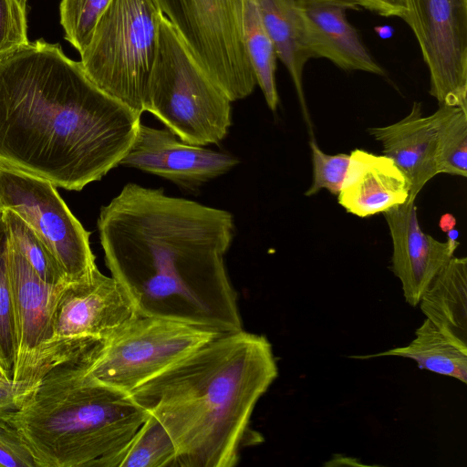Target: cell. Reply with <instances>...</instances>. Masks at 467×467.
<instances>
[{
  "mask_svg": "<svg viewBox=\"0 0 467 467\" xmlns=\"http://www.w3.org/2000/svg\"><path fill=\"white\" fill-rule=\"evenodd\" d=\"M111 0H61L60 24L65 39L79 54L88 45L95 26Z\"/></svg>",
  "mask_w": 467,
  "mask_h": 467,
  "instance_id": "cell-26",
  "label": "cell"
},
{
  "mask_svg": "<svg viewBox=\"0 0 467 467\" xmlns=\"http://www.w3.org/2000/svg\"><path fill=\"white\" fill-rule=\"evenodd\" d=\"M455 224H456V220L453 217V215L451 213L443 214L441 216V218L440 220V223H439L441 229L446 234H448L449 232L455 229Z\"/></svg>",
  "mask_w": 467,
  "mask_h": 467,
  "instance_id": "cell-32",
  "label": "cell"
},
{
  "mask_svg": "<svg viewBox=\"0 0 467 467\" xmlns=\"http://www.w3.org/2000/svg\"><path fill=\"white\" fill-rule=\"evenodd\" d=\"M3 220L11 244L41 280L52 286L67 284L59 265L31 227L16 213L4 209Z\"/></svg>",
  "mask_w": 467,
  "mask_h": 467,
  "instance_id": "cell-24",
  "label": "cell"
},
{
  "mask_svg": "<svg viewBox=\"0 0 467 467\" xmlns=\"http://www.w3.org/2000/svg\"><path fill=\"white\" fill-rule=\"evenodd\" d=\"M88 355L52 368L18 410L1 417L38 467H99L149 416L129 394L88 376Z\"/></svg>",
  "mask_w": 467,
  "mask_h": 467,
  "instance_id": "cell-4",
  "label": "cell"
},
{
  "mask_svg": "<svg viewBox=\"0 0 467 467\" xmlns=\"http://www.w3.org/2000/svg\"><path fill=\"white\" fill-rule=\"evenodd\" d=\"M231 100L163 16L145 111L189 144H218L232 125Z\"/></svg>",
  "mask_w": 467,
  "mask_h": 467,
  "instance_id": "cell-5",
  "label": "cell"
},
{
  "mask_svg": "<svg viewBox=\"0 0 467 467\" xmlns=\"http://www.w3.org/2000/svg\"><path fill=\"white\" fill-rule=\"evenodd\" d=\"M135 316L122 285L96 269L89 278L59 290L54 338L68 360L78 359Z\"/></svg>",
  "mask_w": 467,
  "mask_h": 467,
  "instance_id": "cell-12",
  "label": "cell"
},
{
  "mask_svg": "<svg viewBox=\"0 0 467 467\" xmlns=\"http://www.w3.org/2000/svg\"><path fill=\"white\" fill-rule=\"evenodd\" d=\"M12 380V375L0 363V381Z\"/></svg>",
  "mask_w": 467,
  "mask_h": 467,
  "instance_id": "cell-33",
  "label": "cell"
},
{
  "mask_svg": "<svg viewBox=\"0 0 467 467\" xmlns=\"http://www.w3.org/2000/svg\"><path fill=\"white\" fill-rule=\"evenodd\" d=\"M415 336L405 347L351 358L365 359L394 356L410 358L421 369L467 382V347L450 338L428 318L417 328Z\"/></svg>",
  "mask_w": 467,
  "mask_h": 467,
  "instance_id": "cell-20",
  "label": "cell"
},
{
  "mask_svg": "<svg viewBox=\"0 0 467 467\" xmlns=\"http://www.w3.org/2000/svg\"><path fill=\"white\" fill-rule=\"evenodd\" d=\"M296 5L313 57L344 70L385 75L347 19L348 10H360L356 0H296Z\"/></svg>",
  "mask_w": 467,
  "mask_h": 467,
  "instance_id": "cell-15",
  "label": "cell"
},
{
  "mask_svg": "<svg viewBox=\"0 0 467 467\" xmlns=\"http://www.w3.org/2000/svg\"><path fill=\"white\" fill-rule=\"evenodd\" d=\"M0 201L16 213L49 250L67 283L89 278L98 269L89 235L50 182L0 166Z\"/></svg>",
  "mask_w": 467,
  "mask_h": 467,
  "instance_id": "cell-9",
  "label": "cell"
},
{
  "mask_svg": "<svg viewBox=\"0 0 467 467\" xmlns=\"http://www.w3.org/2000/svg\"><path fill=\"white\" fill-rule=\"evenodd\" d=\"M3 212H4V208H3L2 203H1V201H0V222H1V220H2Z\"/></svg>",
  "mask_w": 467,
  "mask_h": 467,
  "instance_id": "cell-34",
  "label": "cell"
},
{
  "mask_svg": "<svg viewBox=\"0 0 467 467\" xmlns=\"http://www.w3.org/2000/svg\"><path fill=\"white\" fill-rule=\"evenodd\" d=\"M383 215L392 241L391 270L401 283L405 301L416 307L460 243L449 238L441 242L424 233L413 200L389 209Z\"/></svg>",
  "mask_w": 467,
  "mask_h": 467,
  "instance_id": "cell-14",
  "label": "cell"
},
{
  "mask_svg": "<svg viewBox=\"0 0 467 467\" xmlns=\"http://www.w3.org/2000/svg\"><path fill=\"white\" fill-rule=\"evenodd\" d=\"M360 7L385 17H399L407 21L406 0H356Z\"/></svg>",
  "mask_w": 467,
  "mask_h": 467,
  "instance_id": "cell-31",
  "label": "cell"
},
{
  "mask_svg": "<svg viewBox=\"0 0 467 467\" xmlns=\"http://www.w3.org/2000/svg\"><path fill=\"white\" fill-rule=\"evenodd\" d=\"M278 376L272 344L221 334L129 395L170 433L180 467H234L256 403Z\"/></svg>",
  "mask_w": 467,
  "mask_h": 467,
  "instance_id": "cell-3",
  "label": "cell"
},
{
  "mask_svg": "<svg viewBox=\"0 0 467 467\" xmlns=\"http://www.w3.org/2000/svg\"><path fill=\"white\" fill-rule=\"evenodd\" d=\"M163 13L156 0H111L80 54L88 78L141 116Z\"/></svg>",
  "mask_w": 467,
  "mask_h": 467,
  "instance_id": "cell-6",
  "label": "cell"
},
{
  "mask_svg": "<svg viewBox=\"0 0 467 467\" xmlns=\"http://www.w3.org/2000/svg\"><path fill=\"white\" fill-rule=\"evenodd\" d=\"M243 32L256 84L259 85L268 108L275 111L279 102L275 83L277 56L254 0H244Z\"/></svg>",
  "mask_w": 467,
  "mask_h": 467,
  "instance_id": "cell-22",
  "label": "cell"
},
{
  "mask_svg": "<svg viewBox=\"0 0 467 467\" xmlns=\"http://www.w3.org/2000/svg\"><path fill=\"white\" fill-rule=\"evenodd\" d=\"M238 163L233 156L189 144L170 130L139 125L135 139L119 165L136 168L194 188L226 173Z\"/></svg>",
  "mask_w": 467,
  "mask_h": 467,
  "instance_id": "cell-13",
  "label": "cell"
},
{
  "mask_svg": "<svg viewBox=\"0 0 467 467\" xmlns=\"http://www.w3.org/2000/svg\"><path fill=\"white\" fill-rule=\"evenodd\" d=\"M309 145L312 154L313 181L305 195H315L322 189L327 190L333 195H337L348 167L349 154H327L320 150L315 139L310 140Z\"/></svg>",
  "mask_w": 467,
  "mask_h": 467,
  "instance_id": "cell-27",
  "label": "cell"
},
{
  "mask_svg": "<svg viewBox=\"0 0 467 467\" xmlns=\"http://www.w3.org/2000/svg\"><path fill=\"white\" fill-rule=\"evenodd\" d=\"M435 135L439 173L467 176V109L439 106L431 115Z\"/></svg>",
  "mask_w": 467,
  "mask_h": 467,
  "instance_id": "cell-23",
  "label": "cell"
},
{
  "mask_svg": "<svg viewBox=\"0 0 467 467\" xmlns=\"http://www.w3.org/2000/svg\"><path fill=\"white\" fill-rule=\"evenodd\" d=\"M368 131L404 173L410 188L409 200L415 201L426 183L439 174L431 116H424L421 104L414 102L410 112L398 122Z\"/></svg>",
  "mask_w": 467,
  "mask_h": 467,
  "instance_id": "cell-17",
  "label": "cell"
},
{
  "mask_svg": "<svg viewBox=\"0 0 467 467\" xmlns=\"http://www.w3.org/2000/svg\"><path fill=\"white\" fill-rule=\"evenodd\" d=\"M26 5L23 0H0V58L30 42Z\"/></svg>",
  "mask_w": 467,
  "mask_h": 467,
  "instance_id": "cell-28",
  "label": "cell"
},
{
  "mask_svg": "<svg viewBox=\"0 0 467 467\" xmlns=\"http://www.w3.org/2000/svg\"><path fill=\"white\" fill-rule=\"evenodd\" d=\"M410 188L404 173L386 155L356 149L337 196L338 203L360 218L383 213L405 203Z\"/></svg>",
  "mask_w": 467,
  "mask_h": 467,
  "instance_id": "cell-16",
  "label": "cell"
},
{
  "mask_svg": "<svg viewBox=\"0 0 467 467\" xmlns=\"http://www.w3.org/2000/svg\"><path fill=\"white\" fill-rule=\"evenodd\" d=\"M98 229L105 263L138 316L219 334L243 329L223 259L234 231L228 211L130 182L101 208Z\"/></svg>",
  "mask_w": 467,
  "mask_h": 467,
  "instance_id": "cell-1",
  "label": "cell"
},
{
  "mask_svg": "<svg viewBox=\"0 0 467 467\" xmlns=\"http://www.w3.org/2000/svg\"><path fill=\"white\" fill-rule=\"evenodd\" d=\"M140 116L43 38L0 58V166L80 191L119 165Z\"/></svg>",
  "mask_w": 467,
  "mask_h": 467,
  "instance_id": "cell-2",
  "label": "cell"
},
{
  "mask_svg": "<svg viewBox=\"0 0 467 467\" xmlns=\"http://www.w3.org/2000/svg\"><path fill=\"white\" fill-rule=\"evenodd\" d=\"M0 466L38 467L18 431L1 417Z\"/></svg>",
  "mask_w": 467,
  "mask_h": 467,
  "instance_id": "cell-29",
  "label": "cell"
},
{
  "mask_svg": "<svg viewBox=\"0 0 467 467\" xmlns=\"http://www.w3.org/2000/svg\"><path fill=\"white\" fill-rule=\"evenodd\" d=\"M8 272L16 337L12 380L36 388L52 368L70 361L54 338L55 305L65 285L41 280L10 239Z\"/></svg>",
  "mask_w": 467,
  "mask_h": 467,
  "instance_id": "cell-10",
  "label": "cell"
},
{
  "mask_svg": "<svg viewBox=\"0 0 467 467\" xmlns=\"http://www.w3.org/2000/svg\"><path fill=\"white\" fill-rule=\"evenodd\" d=\"M439 106L467 109V0H406Z\"/></svg>",
  "mask_w": 467,
  "mask_h": 467,
  "instance_id": "cell-11",
  "label": "cell"
},
{
  "mask_svg": "<svg viewBox=\"0 0 467 467\" xmlns=\"http://www.w3.org/2000/svg\"><path fill=\"white\" fill-rule=\"evenodd\" d=\"M419 306L446 336L467 347V258L453 255L432 280Z\"/></svg>",
  "mask_w": 467,
  "mask_h": 467,
  "instance_id": "cell-18",
  "label": "cell"
},
{
  "mask_svg": "<svg viewBox=\"0 0 467 467\" xmlns=\"http://www.w3.org/2000/svg\"><path fill=\"white\" fill-rule=\"evenodd\" d=\"M277 58L286 67L294 83L304 118L312 129L303 89V70L313 57L306 44L296 0H254Z\"/></svg>",
  "mask_w": 467,
  "mask_h": 467,
  "instance_id": "cell-19",
  "label": "cell"
},
{
  "mask_svg": "<svg viewBox=\"0 0 467 467\" xmlns=\"http://www.w3.org/2000/svg\"><path fill=\"white\" fill-rule=\"evenodd\" d=\"M218 335L182 322L137 315L93 348L86 358V372L130 394Z\"/></svg>",
  "mask_w": 467,
  "mask_h": 467,
  "instance_id": "cell-7",
  "label": "cell"
},
{
  "mask_svg": "<svg viewBox=\"0 0 467 467\" xmlns=\"http://www.w3.org/2000/svg\"><path fill=\"white\" fill-rule=\"evenodd\" d=\"M211 79L231 101L252 94L256 80L246 51L244 0H156Z\"/></svg>",
  "mask_w": 467,
  "mask_h": 467,
  "instance_id": "cell-8",
  "label": "cell"
},
{
  "mask_svg": "<svg viewBox=\"0 0 467 467\" xmlns=\"http://www.w3.org/2000/svg\"><path fill=\"white\" fill-rule=\"evenodd\" d=\"M34 389L13 380L0 381V417L18 410Z\"/></svg>",
  "mask_w": 467,
  "mask_h": 467,
  "instance_id": "cell-30",
  "label": "cell"
},
{
  "mask_svg": "<svg viewBox=\"0 0 467 467\" xmlns=\"http://www.w3.org/2000/svg\"><path fill=\"white\" fill-rule=\"evenodd\" d=\"M9 237L3 220L0 222V363L12 375L16 351L15 311L8 272Z\"/></svg>",
  "mask_w": 467,
  "mask_h": 467,
  "instance_id": "cell-25",
  "label": "cell"
},
{
  "mask_svg": "<svg viewBox=\"0 0 467 467\" xmlns=\"http://www.w3.org/2000/svg\"><path fill=\"white\" fill-rule=\"evenodd\" d=\"M99 467H180L176 446L165 427L149 416L130 439Z\"/></svg>",
  "mask_w": 467,
  "mask_h": 467,
  "instance_id": "cell-21",
  "label": "cell"
}]
</instances>
